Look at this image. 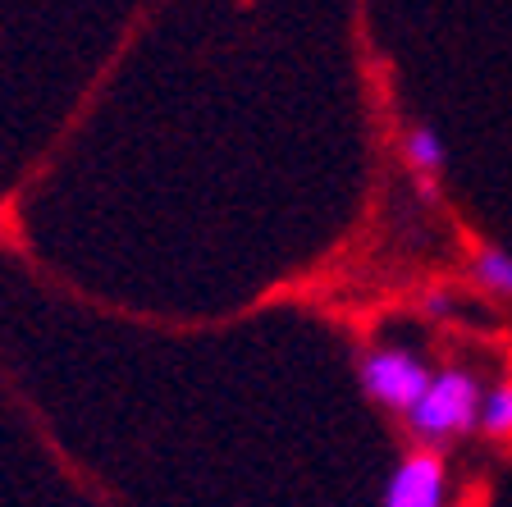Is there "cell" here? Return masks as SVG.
Instances as JSON below:
<instances>
[{"label": "cell", "instance_id": "7a4b0ae2", "mask_svg": "<svg viewBox=\"0 0 512 507\" xmlns=\"http://www.w3.org/2000/svg\"><path fill=\"white\" fill-rule=\"evenodd\" d=\"M430 375L435 370L407 348H371L362 357V393L398 416H407V407L426 393Z\"/></svg>", "mask_w": 512, "mask_h": 507}, {"label": "cell", "instance_id": "277c9868", "mask_svg": "<svg viewBox=\"0 0 512 507\" xmlns=\"http://www.w3.org/2000/svg\"><path fill=\"white\" fill-rule=\"evenodd\" d=\"M403 156H407V169L416 174V183H421V197L435 201V179L444 174V160H448L439 133L435 128H426V124H416L412 133L403 138Z\"/></svg>", "mask_w": 512, "mask_h": 507}, {"label": "cell", "instance_id": "3957f363", "mask_svg": "<svg viewBox=\"0 0 512 507\" xmlns=\"http://www.w3.org/2000/svg\"><path fill=\"white\" fill-rule=\"evenodd\" d=\"M444 457L435 448H421V453L403 457L398 471L389 476V489H384V503L389 507H439L444 503Z\"/></svg>", "mask_w": 512, "mask_h": 507}, {"label": "cell", "instance_id": "8992f818", "mask_svg": "<svg viewBox=\"0 0 512 507\" xmlns=\"http://www.w3.org/2000/svg\"><path fill=\"white\" fill-rule=\"evenodd\" d=\"M480 434L494 439V444L512 439V380L490 393H480Z\"/></svg>", "mask_w": 512, "mask_h": 507}, {"label": "cell", "instance_id": "5b68a950", "mask_svg": "<svg viewBox=\"0 0 512 507\" xmlns=\"http://www.w3.org/2000/svg\"><path fill=\"white\" fill-rule=\"evenodd\" d=\"M471 279H476L485 293L508 297L512 302V256L508 252H499V247H480V252L471 256Z\"/></svg>", "mask_w": 512, "mask_h": 507}, {"label": "cell", "instance_id": "6da1fadb", "mask_svg": "<svg viewBox=\"0 0 512 507\" xmlns=\"http://www.w3.org/2000/svg\"><path fill=\"white\" fill-rule=\"evenodd\" d=\"M480 425V384L467 370H439L430 375L426 393L407 407V430L416 444L426 448H448L462 434Z\"/></svg>", "mask_w": 512, "mask_h": 507}, {"label": "cell", "instance_id": "52a82bcc", "mask_svg": "<svg viewBox=\"0 0 512 507\" xmlns=\"http://www.w3.org/2000/svg\"><path fill=\"white\" fill-rule=\"evenodd\" d=\"M448 302H453L448 293H426V311H430V316H448Z\"/></svg>", "mask_w": 512, "mask_h": 507}]
</instances>
